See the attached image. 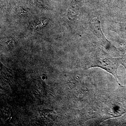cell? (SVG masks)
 <instances>
[{
  "mask_svg": "<svg viewBox=\"0 0 126 126\" xmlns=\"http://www.w3.org/2000/svg\"><path fill=\"white\" fill-rule=\"evenodd\" d=\"M90 26L93 33L96 35L99 40L106 43L108 41L103 33L100 21L98 19L94 18L92 20L90 23Z\"/></svg>",
  "mask_w": 126,
  "mask_h": 126,
  "instance_id": "7a4b0ae2",
  "label": "cell"
},
{
  "mask_svg": "<svg viewBox=\"0 0 126 126\" xmlns=\"http://www.w3.org/2000/svg\"><path fill=\"white\" fill-rule=\"evenodd\" d=\"M80 4L76 0H72L68 12V17L70 20H73L78 14Z\"/></svg>",
  "mask_w": 126,
  "mask_h": 126,
  "instance_id": "3957f363",
  "label": "cell"
},
{
  "mask_svg": "<svg viewBox=\"0 0 126 126\" xmlns=\"http://www.w3.org/2000/svg\"><path fill=\"white\" fill-rule=\"evenodd\" d=\"M121 61V59L114 58L103 50L100 49L93 56L90 68L98 67L104 69L112 75L119 84L118 81L117 70Z\"/></svg>",
  "mask_w": 126,
  "mask_h": 126,
  "instance_id": "6da1fadb",
  "label": "cell"
},
{
  "mask_svg": "<svg viewBox=\"0 0 126 126\" xmlns=\"http://www.w3.org/2000/svg\"><path fill=\"white\" fill-rule=\"evenodd\" d=\"M121 27L122 29L126 32V23H122Z\"/></svg>",
  "mask_w": 126,
  "mask_h": 126,
  "instance_id": "277c9868",
  "label": "cell"
}]
</instances>
